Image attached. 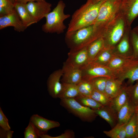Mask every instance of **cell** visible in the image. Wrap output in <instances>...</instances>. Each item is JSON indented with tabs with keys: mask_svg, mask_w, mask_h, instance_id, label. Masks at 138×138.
<instances>
[{
	"mask_svg": "<svg viewBox=\"0 0 138 138\" xmlns=\"http://www.w3.org/2000/svg\"><path fill=\"white\" fill-rule=\"evenodd\" d=\"M103 1L95 3L93 0H87L72 15L67 32L75 31L94 25L100 7Z\"/></svg>",
	"mask_w": 138,
	"mask_h": 138,
	"instance_id": "obj_1",
	"label": "cell"
},
{
	"mask_svg": "<svg viewBox=\"0 0 138 138\" xmlns=\"http://www.w3.org/2000/svg\"><path fill=\"white\" fill-rule=\"evenodd\" d=\"M103 34L94 25L75 31L66 32L65 39L70 51L75 52L87 47Z\"/></svg>",
	"mask_w": 138,
	"mask_h": 138,
	"instance_id": "obj_2",
	"label": "cell"
},
{
	"mask_svg": "<svg viewBox=\"0 0 138 138\" xmlns=\"http://www.w3.org/2000/svg\"><path fill=\"white\" fill-rule=\"evenodd\" d=\"M129 27L124 17L119 10L109 25L102 37L104 42V47L113 49Z\"/></svg>",
	"mask_w": 138,
	"mask_h": 138,
	"instance_id": "obj_3",
	"label": "cell"
},
{
	"mask_svg": "<svg viewBox=\"0 0 138 138\" xmlns=\"http://www.w3.org/2000/svg\"><path fill=\"white\" fill-rule=\"evenodd\" d=\"M66 5L64 2L59 1L56 6L52 11L46 16L45 23L42 26V30L46 33H63L66 28L64 22L70 16L69 14H66L64 10Z\"/></svg>",
	"mask_w": 138,
	"mask_h": 138,
	"instance_id": "obj_4",
	"label": "cell"
},
{
	"mask_svg": "<svg viewBox=\"0 0 138 138\" xmlns=\"http://www.w3.org/2000/svg\"><path fill=\"white\" fill-rule=\"evenodd\" d=\"M122 0H106L101 4L94 24L103 32L120 10Z\"/></svg>",
	"mask_w": 138,
	"mask_h": 138,
	"instance_id": "obj_5",
	"label": "cell"
},
{
	"mask_svg": "<svg viewBox=\"0 0 138 138\" xmlns=\"http://www.w3.org/2000/svg\"><path fill=\"white\" fill-rule=\"evenodd\" d=\"M60 104L83 121L92 122L98 116L94 110L83 106L74 98L60 99Z\"/></svg>",
	"mask_w": 138,
	"mask_h": 138,
	"instance_id": "obj_6",
	"label": "cell"
},
{
	"mask_svg": "<svg viewBox=\"0 0 138 138\" xmlns=\"http://www.w3.org/2000/svg\"><path fill=\"white\" fill-rule=\"evenodd\" d=\"M81 70L82 78H84L91 79L100 77L116 78L112 70L106 66L94 62L89 63Z\"/></svg>",
	"mask_w": 138,
	"mask_h": 138,
	"instance_id": "obj_7",
	"label": "cell"
},
{
	"mask_svg": "<svg viewBox=\"0 0 138 138\" xmlns=\"http://www.w3.org/2000/svg\"><path fill=\"white\" fill-rule=\"evenodd\" d=\"M29 2L26 4V7L35 23L44 17L51 12L52 4L45 0Z\"/></svg>",
	"mask_w": 138,
	"mask_h": 138,
	"instance_id": "obj_8",
	"label": "cell"
},
{
	"mask_svg": "<svg viewBox=\"0 0 138 138\" xmlns=\"http://www.w3.org/2000/svg\"><path fill=\"white\" fill-rule=\"evenodd\" d=\"M138 64V59L133 57H126L115 55L106 66L114 72L116 77L130 68Z\"/></svg>",
	"mask_w": 138,
	"mask_h": 138,
	"instance_id": "obj_9",
	"label": "cell"
},
{
	"mask_svg": "<svg viewBox=\"0 0 138 138\" xmlns=\"http://www.w3.org/2000/svg\"><path fill=\"white\" fill-rule=\"evenodd\" d=\"M120 11L124 17L128 26L131 27L138 16V0H122Z\"/></svg>",
	"mask_w": 138,
	"mask_h": 138,
	"instance_id": "obj_10",
	"label": "cell"
},
{
	"mask_svg": "<svg viewBox=\"0 0 138 138\" xmlns=\"http://www.w3.org/2000/svg\"><path fill=\"white\" fill-rule=\"evenodd\" d=\"M131 29V27L128 28L121 39L112 49L115 55L126 57L133 56L130 36Z\"/></svg>",
	"mask_w": 138,
	"mask_h": 138,
	"instance_id": "obj_11",
	"label": "cell"
},
{
	"mask_svg": "<svg viewBox=\"0 0 138 138\" xmlns=\"http://www.w3.org/2000/svg\"><path fill=\"white\" fill-rule=\"evenodd\" d=\"M62 70V75L61 80L62 83L77 85L82 78L81 70L74 67L66 61L63 63Z\"/></svg>",
	"mask_w": 138,
	"mask_h": 138,
	"instance_id": "obj_12",
	"label": "cell"
},
{
	"mask_svg": "<svg viewBox=\"0 0 138 138\" xmlns=\"http://www.w3.org/2000/svg\"><path fill=\"white\" fill-rule=\"evenodd\" d=\"M66 62L74 67L81 69L89 63L87 47L76 51H70Z\"/></svg>",
	"mask_w": 138,
	"mask_h": 138,
	"instance_id": "obj_13",
	"label": "cell"
},
{
	"mask_svg": "<svg viewBox=\"0 0 138 138\" xmlns=\"http://www.w3.org/2000/svg\"><path fill=\"white\" fill-rule=\"evenodd\" d=\"M29 122L37 128L40 135L46 134L49 130L60 125L58 122L47 119L37 114L32 115L30 118Z\"/></svg>",
	"mask_w": 138,
	"mask_h": 138,
	"instance_id": "obj_14",
	"label": "cell"
},
{
	"mask_svg": "<svg viewBox=\"0 0 138 138\" xmlns=\"http://www.w3.org/2000/svg\"><path fill=\"white\" fill-rule=\"evenodd\" d=\"M9 26L13 27L15 30L18 32L24 31L26 29L15 10L7 15L0 16V30Z\"/></svg>",
	"mask_w": 138,
	"mask_h": 138,
	"instance_id": "obj_15",
	"label": "cell"
},
{
	"mask_svg": "<svg viewBox=\"0 0 138 138\" xmlns=\"http://www.w3.org/2000/svg\"><path fill=\"white\" fill-rule=\"evenodd\" d=\"M62 75V69L54 72L49 76L47 82L48 90L50 95L54 98H58L62 88L60 82Z\"/></svg>",
	"mask_w": 138,
	"mask_h": 138,
	"instance_id": "obj_16",
	"label": "cell"
},
{
	"mask_svg": "<svg viewBox=\"0 0 138 138\" xmlns=\"http://www.w3.org/2000/svg\"><path fill=\"white\" fill-rule=\"evenodd\" d=\"M94 110L96 113L107 121L112 128L118 123V113L110 106H103Z\"/></svg>",
	"mask_w": 138,
	"mask_h": 138,
	"instance_id": "obj_17",
	"label": "cell"
},
{
	"mask_svg": "<svg viewBox=\"0 0 138 138\" xmlns=\"http://www.w3.org/2000/svg\"><path fill=\"white\" fill-rule=\"evenodd\" d=\"M135 112V106L129 100L118 112V123H127Z\"/></svg>",
	"mask_w": 138,
	"mask_h": 138,
	"instance_id": "obj_18",
	"label": "cell"
},
{
	"mask_svg": "<svg viewBox=\"0 0 138 138\" xmlns=\"http://www.w3.org/2000/svg\"><path fill=\"white\" fill-rule=\"evenodd\" d=\"M122 83L116 78H108L105 89V94L111 99L115 97L120 92Z\"/></svg>",
	"mask_w": 138,
	"mask_h": 138,
	"instance_id": "obj_19",
	"label": "cell"
},
{
	"mask_svg": "<svg viewBox=\"0 0 138 138\" xmlns=\"http://www.w3.org/2000/svg\"><path fill=\"white\" fill-rule=\"evenodd\" d=\"M129 100L127 86H123L120 93L111 99L109 106L118 113L121 108Z\"/></svg>",
	"mask_w": 138,
	"mask_h": 138,
	"instance_id": "obj_20",
	"label": "cell"
},
{
	"mask_svg": "<svg viewBox=\"0 0 138 138\" xmlns=\"http://www.w3.org/2000/svg\"><path fill=\"white\" fill-rule=\"evenodd\" d=\"M26 4L15 3L14 5L15 10L23 24L27 28L35 23L30 15L26 7Z\"/></svg>",
	"mask_w": 138,
	"mask_h": 138,
	"instance_id": "obj_21",
	"label": "cell"
},
{
	"mask_svg": "<svg viewBox=\"0 0 138 138\" xmlns=\"http://www.w3.org/2000/svg\"><path fill=\"white\" fill-rule=\"evenodd\" d=\"M104 47V42L102 37L95 40L87 47L89 63L94 60Z\"/></svg>",
	"mask_w": 138,
	"mask_h": 138,
	"instance_id": "obj_22",
	"label": "cell"
},
{
	"mask_svg": "<svg viewBox=\"0 0 138 138\" xmlns=\"http://www.w3.org/2000/svg\"><path fill=\"white\" fill-rule=\"evenodd\" d=\"M61 83L62 88L58 98L60 99L74 98L79 94L77 85Z\"/></svg>",
	"mask_w": 138,
	"mask_h": 138,
	"instance_id": "obj_23",
	"label": "cell"
},
{
	"mask_svg": "<svg viewBox=\"0 0 138 138\" xmlns=\"http://www.w3.org/2000/svg\"><path fill=\"white\" fill-rule=\"evenodd\" d=\"M116 78L123 82L128 79V83L130 85H133L135 81L138 80V64L118 75Z\"/></svg>",
	"mask_w": 138,
	"mask_h": 138,
	"instance_id": "obj_24",
	"label": "cell"
},
{
	"mask_svg": "<svg viewBox=\"0 0 138 138\" xmlns=\"http://www.w3.org/2000/svg\"><path fill=\"white\" fill-rule=\"evenodd\" d=\"M114 56L112 49L104 47L92 62L106 66Z\"/></svg>",
	"mask_w": 138,
	"mask_h": 138,
	"instance_id": "obj_25",
	"label": "cell"
},
{
	"mask_svg": "<svg viewBox=\"0 0 138 138\" xmlns=\"http://www.w3.org/2000/svg\"><path fill=\"white\" fill-rule=\"evenodd\" d=\"M127 123L117 124L110 130L104 131L103 133L111 138H126L125 126Z\"/></svg>",
	"mask_w": 138,
	"mask_h": 138,
	"instance_id": "obj_26",
	"label": "cell"
},
{
	"mask_svg": "<svg viewBox=\"0 0 138 138\" xmlns=\"http://www.w3.org/2000/svg\"><path fill=\"white\" fill-rule=\"evenodd\" d=\"M74 98L83 106L89 107L94 110L98 109L103 106L89 96L79 94Z\"/></svg>",
	"mask_w": 138,
	"mask_h": 138,
	"instance_id": "obj_27",
	"label": "cell"
},
{
	"mask_svg": "<svg viewBox=\"0 0 138 138\" xmlns=\"http://www.w3.org/2000/svg\"><path fill=\"white\" fill-rule=\"evenodd\" d=\"M79 94L89 96L94 88L90 80L82 78L77 85Z\"/></svg>",
	"mask_w": 138,
	"mask_h": 138,
	"instance_id": "obj_28",
	"label": "cell"
},
{
	"mask_svg": "<svg viewBox=\"0 0 138 138\" xmlns=\"http://www.w3.org/2000/svg\"><path fill=\"white\" fill-rule=\"evenodd\" d=\"M137 123L135 113L125 126L126 138H138L137 133Z\"/></svg>",
	"mask_w": 138,
	"mask_h": 138,
	"instance_id": "obj_29",
	"label": "cell"
},
{
	"mask_svg": "<svg viewBox=\"0 0 138 138\" xmlns=\"http://www.w3.org/2000/svg\"><path fill=\"white\" fill-rule=\"evenodd\" d=\"M89 97L104 106H109L111 100V99L105 94L99 91L94 88Z\"/></svg>",
	"mask_w": 138,
	"mask_h": 138,
	"instance_id": "obj_30",
	"label": "cell"
},
{
	"mask_svg": "<svg viewBox=\"0 0 138 138\" xmlns=\"http://www.w3.org/2000/svg\"><path fill=\"white\" fill-rule=\"evenodd\" d=\"M127 88L129 100L136 106L138 104V80L134 85L127 86Z\"/></svg>",
	"mask_w": 138,
	"mask_h": 138,
	"instance_id": "obj_31",
	"label": "cell"
},
{
	"mask_svg": "<svg viewBox=\"0 0 138 138\" xmlns=\"http://www.w3.org/2000/svg\"><path fill=\"white\" fill-rule=\"evenodd\" d=\"M15 10L14 4L9 0H0V16L8 15Z\"/></svg>",
	"mask_w": 138,
	"mask_h": 138,
	"instance_id": "obj_32",
	"label": "cell"
},
{
	"mask_svg": "<svg viewBox=\"0 0 138 138\" xmlns=\"http://www.w3.org/2000/svg\"><path fill=\"white\" fill-rule=\"evenodd\" d=\"M108 78H109L100 77L89 79L91 80L94 89L105 94V89Z\"/></svg>",
	"mask_w": 138,
	"mask_h": 138,
	"instance_id": "obj_33",
	"label": "cell"
},
{
	"mask_svg": "<svg viewBox=\"0 0 138 138\" xmlns=\"http://www.w3.org/2000/svg\"><path fill=\"white\" fill-rule=\"evenodd\" d=\"M25 138H38L40 137V134L34 126L29 122L24 132Z\"/></svg>",
	"mask_w": 138,
	"mask_h": 138,
	"instance_id": "obj_34",
	"label": "cell"
},
{
	"mask_svg": "<svg viewBox=\"0 0 138 138\" xmlns=\"http://www.w3.org/2000/svg\"><path fill=\"white\" fill-rule=\"evenodd\" d=\"M130 36L133 56L135 58L138 59V34L131 29Z\"/></svg>",
	"mask_w": 138,
	"mask_h": 138,
	"instance_id": "obj_35",
	"label": "cell"
},
{
	"mask_svg": "<svg viewBox=\"0 0 138 138\" xmlns=\"http://www.w3.org/2000/svg\"><path fill=\"white\" fill-rule=\"evenodd\" d=\"M42 138H74L75 137V133L72 130H67L61 135L56 137L51 136L49 135L44 134L41 135Z\"/></svg>",
	"mask_w": 138,
	"mask_h": 138,
	"instance_id": "obj_36",
	"label": "cell"
},
{
	"mask_svg": "<svg viewBox=\"0 0 138 138\" xmlns=\"http://www.w3.org/2000/svg\"><path fill=\"white\" fill-rule=\"evenodd\" d=\"M0 126L1 128L6 130H10V127L8 119L0 107Z\"/></svg>",
	"mask_w": 138,
	"mask_h": 138,
	"instance_id": "obj_37",
	"label": "cell"
},
{
	"mask_svg": "<svg viewBox=\"0 0 138 138\" xmlns=\"http://www.w3.org/2000/svg\"><path fill=\"white\" fill-rule=\"evenodd\" d=\"M13 131L10 130H6L1 128L0 129V137L11 138L12 137Z\"/></svg>",
	"mask_w": 138,
	"mask_h": 138,
	"instance_id": "obj_38",
	"label": "cell"
},
{
	"mask_svg": "<svg viewBox=\"0 0 138 138\" xmlns=\"http://www.w3.org/2000/svg\"><path fill=\"white\" fill-rule=\"evenodd\" d=\"M14 3H20L25 4H26L29 2L34 1V0H14Z\"/></svg>",
	"mask_w": 138,
	"mask_h": 138,
	"instance_id": "obj_39",
	"label": "cell"
},
{
	"mask_svg": "<svg viewBox=\"0 0 138 138\" xmlns=\"http://www.w3.org/2000/svg\"><path fill=\"white\" fill-rule=\"evenodd\" d=\"M132 30L137 33L138 34V25L134 28Z\"/></svg>",
	"mask_w": 138,
	"mask_h": 138,
	"instance_id": "obj_40",
	"label": "cell"
},
{
	"mask_svg": "<svg viewBox=\"0 0 138 138\" xmlns=\"http://www.w3.org/2000/svg\"><path fill=\"white\" fill-rule=\"evenodd\" d=\"M136 114V122L137 124H138V110L135 111Z\"/></svg>",
	"mask_w": 138,
	"mask_h": 138,
	"instance_id": "obj_41",
	"label": "cell"
},
{
	"mask_svg": "<svg viewBox=\"0 0 138 138\" xmlns=\"http://www.w3.org/2000/svg\"><path fill=\"white\" fill-rule=\"evenodd\" d=\"M95 2H98L100 1H103L106 0H93Z\"/></svg>",
	"mask_w": 138,
	"mask_h": 138,
	"instance_id": "obj_42",
	"label": "cell"
},
{
	"mask_svg": "<svg viewBox=\"0 0 138 138\" xmlns=\"http://www.w3.org/2000/svg\"><path fill=\"white\" fill-rule=\"evenodd\" d=\"M137 137L138 138V124H137Z\"/></svg>",
	"mask_w": 138,
	"mask_h": 138,
	"instance_id": "obj_43",
	"label": "cell"
},
{
	"mask_svg": "<svg viewBox=\"0 0 138 138\" xmlns=\"http://www.w3.org/2000/svg\"><path fill=\"white\" fill-rule=\"evenodd\" d=\"M138 110V104L135 106V111Z\"/></svg>",
	"mask_w": 138,
	"mask_h": 138,
	"instance_id": "obj_44",
	"label": "cell"
},
{
	"mask_svg": "<svg viewBox=\"0 0 138 138\" xmlns=\"http://www.w3.org/2000/svg\"><path fill=\"white\" fill-rule=\"evenodd\" d=\"M13 4H14V0H9Z\"/></svg>",
	"mask_w": 138,
	"mask_h": 138,
	"instance_id": "obj_45",
	"label": "cell"
},
{
	"mask_svg": "<svg viewBox=\"0 0 138 138\" xmlns=\"http://www.w3.org/2000/svg\"><path fill=\"white\" fill-rule=\"evenodd\" d=\"M37 0H34V1H37Z\"/></svg>",
	"mask_w": 138,
	"mask_h": 138,
	"instance_id": "obj_46",
	"label": "cell"
}]
</instances>
